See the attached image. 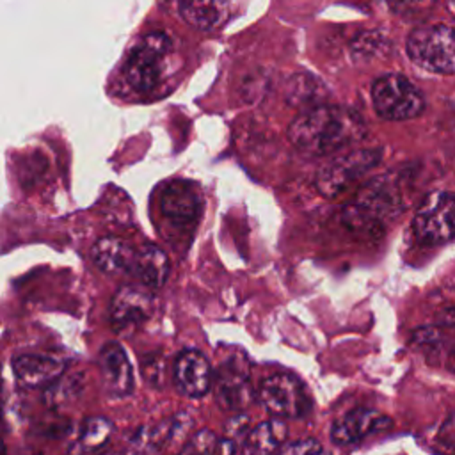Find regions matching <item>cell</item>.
I'll use <instances>...</instances> for the list:
<instances>
[{
	"label": "cell",
	"mask_w": 455,
	"mask_h": 455,
	"mask_svg": "<svg viewBox=\"0 0 455 455\" xmlns=\"http://www.w3.org/2000/svg\"><path fill=\"white\" fill-rule=\"evenodd\" d=\"M361 116L347 107H313L302 112L288 128V140L300 151L325 156L345 149L364 137Z\"/></svg>",
	"instance_id": "cell-1"
},
{
	"label": "cell",
	"mask_w": 455,
	"mask_h": 455,
	"mask_svg": "<svg viewBox=\"0 0 455 455\" xmlns=\"http://www.w3.org/2000/svg\"><path fill=\"white\" fill-rule=\"evenodd\" d=\"M402 210L398 188L387 178L366 183L345 206L343 220L352 229L371 231L384 220L393 219Z\"/></svg>",
	"instance_id": "cell-2"
},
{
	"label": "cell",
	"mask_w": 455,
	"mask_h": 455,
	"mask_svg": "<svg viewBox=\"0 0 455 455\" xmlns=\"http://www.w3.org/2000/svg\"><path fill=\"white\" fill-rule=\"evenodd\" d=\"M407 55L421 69L455 75V28L443 23L416 27L407 37Z\"/></svg>",
	"instance_id": "cell-3"
},
{
	"label": "cell",
	"mask_w": 455,
	"mask_h": 455,
	"mask_svg": "<svg viewBox=\"0 0 455 455\" xmlns=\"http://www.w3.org/2000/svg\"><path fill=\"white\" fill-rule=\"evenodd\" d=\"M375 112L387 121H407L418 117L425 108L421 91L403 75L387 73L371 85Z\"/></svg>",
	"instance_id": "cell-4"
},
{
	"label": "cell",
	"mask_w": 455,
	"mask_h": 455,
	"mask_svg": "<svg viewBox=\"0 0 455 455\" xmlns=\"http://www.w3.org/2000/svg\"><path fill=\"white\" fill-rule=\"evenodd\" d=\"M172 50V41L165 32L146 34L130 52L124 64V78L139 92L151 91L164 71V62Z\"/></svg>",
	"instance_id": "cell-5"
},
{
	"label": "cell",
	"mask_w": 455,
	"mask_h": 455,
	"mask_svg": "<svg viewBox=\"0 0 455 455\" xmlns=\"http://www.w3.org/2000/svg\"><path fill=\"white\" fill-rule=\"evenodd\" d=\"M256 395L261 407L277 419H297L311 409L307 389L291 373H274L263 379Z\"/></svg>",
	"instance_id": "cell-6"
},
{
	"label": "cell",
	"mask_w": 455,
	"mask_h": 455,
	"mask_svg": "<svg viewBox=\"0 0 455 455\" xmlns=\"http://www.w3.org/2000/svg\"><path fill=\"white\" fill-rule=\"evenodd\" d=\"M416 238L427 245H437L455 236V194L448 190L430 192L412 219Z\"/></svg>",
	"instance_id": "cell-7"
},
{
	"label": "cell",
	"mask_w": 455,
	"mask_h": 455,
	"mask_svg": "<svg viewBox=\"0 0 455 455\" xmlns=\"http://www.w3.org/2000/svg\"><path fill=\"white\" fill-rule=\"evenodd\" d=\"M380 160L377 149H357L334 156L316 174V188L325 197H338L352 188Z\"/></svg>",
	"instance_id": "cell-8"
},
{
	"label": "cell",
	"mask_w": 455,
	"mask_h": 455,
	"mask_svg": "<svg viewBox=\"0 0 455 455\" xmlns=\"http://www.w3.org/2000/svg\"><path fill=\"white\" fill-rule=\"evenodd\" d=\"M213 396L220 409L228 412H242L254 398L251 373L242 355L222 361L213 375Z\"/></svg>",
	"instance_id": "cell-9"
},
{
	"label": "cell",
	"mask_w": 455,
	"mask_h": 455,
	"mask_svg": "<svg viewBox=\"0 0 455 455\" xmlns=\"http://www.w3.org/2000/svg\"><path fill=\"white\" fill-rule=\"evenodd\" d=\"M215 370L206 355L196 348H183L172 363V382L180 395L201 398L213 386Z\"/></svg>",
	"instance_id": "cell-10"
},
{
	"label": "cell",
	"mask_w": 455,
	"mask_h": 455,
	"mask_svg": "<svg viewBox=\"0 0 455 455\" xmlns=\"http://www.w3.org/2000/svg\"><path fill=\"white\" fill-rule=\"evenodd\" d=\"M101 384L110 398H126L133 391V370L126 350L117 341H108L98 354Z\"/></svg>",
	"instance_id": "cell-11"
},
{
	"label": "cell",
	"mask_w": 455,
	"mask_h": 455,
	"mask_svg": "<svg viewBox=\"0 0 455 455\" xmlns=\"http://www.w3.org/2000/svg\"><path fill=\"white\" fill-rule=\"evenodd\" d=\"M155 307V300L151 291L142 286L124 284L121 286L112 300H110V322L112 325L121 331L128 327H135L146 322Z\"/></svg>",
	"instance_id": "cell-12"
},
{
	"label": "cell",
	"mask_w": 455,
	"mask_h": 455,
	"mask_svg": "<svg viewBox=\"0 0 455 455\" xmlns=\"http://www.w3.org/2000/svg\"><path fill=\"white\" fill-rule=\"evenodd\" d=\"M11 366L16 380L30 389H46L66 371V361L55 354H20Z\"/></svg>",
	"instance_id": "cell-13"
},
{
	"label": "cell",
	"mask_w": 455,
	"mask_h": 455,
	"mask_svg": "<svg viewBox=\"0 0 455 455\" xmlns=\"http://www.w3.org/2000/svg\"><path fill=\"white\" fill-rule=\"evenodd\" d=\"M389 427H391V419L382 412L368 407H357L339 416L332 423L331 441L334 444L347 446V444L359 443L361 439Z\"/></svg>",
	"instance_id": "cell-14"
},
{
	"label": "cell",
	"mask_w": 455,
	"mask_h": 455,
	"mask_svg": "<svg viewBox=\"0 0 455 455\" xmlns=\"http://www.w3.org/2000/svg\"><path fill=\"white\" fill-rule=\"evenodd\" d=\"M190 425H192V419L188 418V414L181 412L155 427H142L132 435V439L128 441V446L124 448V453L126 455H158L171 439H176L181 432L188 430Z\"/></svg>",
	"instance_id": "cell-15"
},
{
	"label": "cell",
	"mask_w": 455,
	"mask_h": 455,
	"mask_svg": "<svg viewBox=\"0 0 455 455\" xmlns=\"http://www.w3.org/2000/svg\"><path fill=\"white\" fill-rule=\"evenodd\" d=\"M288 427L283 419L270 418L258 423L245 435L240 455H275L286 443Z\"/></svg>",
	"instance_id": "cell-16"
},
{
	"label": "cell",
	"mask_w": 455,
	"mask_h": 455,
	"mask_svg": "<svg viewBox=\"0 0 455 455\" xmlns=\"http://www.w3.org/2000/svg\"><path fill=\"white\" fill-rule=\"evenodd\" d=\"M160 210L174 222H190L199 213V196L190 183L172 181L160 196Z\"/></svg>",
	"instance_id": "cell-17"
},
{
	"label": "cell",
	"mask_w": 455,
	"mask_h": 455,
	"mask_svg": "<svg viewBox=\"0 0 455 455\" xmlns=\"http://www.w3.org/2000/svg\"><path fill=\"white\" fill-rule=\"evenodd\" d=\"M91 258L101 272L116 275L133 268L135 252L124 240L117 236H103L92 245Z\"/></svg>",
	"instance_id": "cell-18"
},
{
	"label": "cell",
	"mask_w": 455,
	"mask_h": 455,
	"mask_svg": "<svg viewBox=\"0 0 455 455\" xmlns=\"http://www.w3.org/2000/svg\"><path fill=\"white\" fill-rule=\"evenodd\" d=\"M169 258L156 245H144L135 252V261L132 272L146 288H160L169 277Z\"/></svg>",
	"instance_id": "cell-19"
},
{
	"label": "cell",
	"mask_w": 455,
	"mask_h": 455,
	"mask_svg": "<svg viewBox=\"0 0 455 455\" xmlns=\"http://www.w3.org/2000/svg\"><path fill=\"white\" fill-rule=\"evenodd\" d=\"M180 16L199 30H213L228 18L226 0H180Z\"/></svg>",
	"instance_id": "cell-20"
},
{
	"label": "cell",
	"mask_w": 455,
	"mask_h": 455,
	"mask_svg": "<svg viewBox=\"0 0 455 455\" xmlns=\"http://www.w3.org/2000/svg\"><path fill=\"white\" fill-rule=\"evenodd\" d=\"M85 386V379L80 371H64L53 384L43 391V402L50 409H60L75 402Z\"/></svg>",
	"instance_id": "cell-21"
},
{
	"label": "cell",
	"mask_w": 455,
	"mask_h": 455,
	"mask_svg": "<svg viewBox=\"0 0 455 455\" xmlns=\"http://www.w3.org/2000/svg\"><path fill=\"white\" fill-rule=\"evenodd\" d=\"M112 432H114V423L110 419L103 416H89L82 421L78 428L75 448L80 453L96 451L101 446H105Z\"/></svg>",
	"instance_id": "cell-22"
},
{
	"label": "cell",
	"mask_w": 455,
	"mask_h": 455,
	"mask_svg": "<svg viewBox=\"0 0 455 455\" xmlns=\"http://www.w3.org/2000/svg\"><path fill=\"white\" fill-rule=\"evenodd\" d=\"M382 2L391 12L405 20H421L428 16L437 4V0H382Z\"/></svg>",
	"instance_id": "cell-23"
},
{
	"label": "cell",
	"mask_w": 455,
	"mask_h": 455,
	"mask_svg": "<svg viewBox=\"0 0 455 455\" xmlns=\"http://www.w3.org/2000/svg\"><path fill=\"white\" fill-rule=\"evenodd\" d=\"M217 448L219 437L212 430L201 428L185 443L178 455H215Z\"/></svg>",
	"instance_id": "cell-24"
},
{
	"label": "cell",
	"mask_w": 455,
	"mask_h": 455,
	"mask_svg": "<svg viewBox=\"0 0 455 455\" xmlns=\"http://www.w3.org/2000/svg\"><path fill=\"white\" fill-rule=\"evenodd\" d=\"M275 455H331L320 441L307 437L293 443H286Z\"/></svg>",
	"instance_id": "cell-25"
},
{
	"label": "cell",
	"mask_w": 455,
	"mask_h": 455,
	"mask_svg": "<svg viewBox=\"0 0 455 455\" xmlns=\"http://www.w3.org/2000/svg\"><path fill=\"white\" fill-rule=\"evenodd\" d=\"M100 455H126V453L123 450V451H105V453H100Z\"/></svg>",
	"instance_id": "cell-26"
},
{
	"label": "cell",
	"mask_w": 455,
	"mask_h": 455,
	"mask_svg": "<svg viewBox=\"0 0 455 455\" xmlns=\"http://www.w3.org/2000/svg\"><path fill=\"white\" fill-rule=\"evenodd\" d=\"M453 359H455V354H453Z\"/></svg>",
	"instance_id": "cell-27"
}]
</instances>
